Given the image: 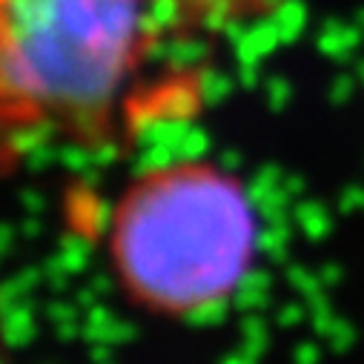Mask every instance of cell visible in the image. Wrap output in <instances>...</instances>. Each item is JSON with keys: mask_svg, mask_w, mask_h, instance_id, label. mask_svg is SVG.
<instances>
[{"mask_svg": "<svg viewBox=\"0 0 364 364\" xmlns=\"http://www.w3.org/2000/svg\"><path fill=\"white\" fill-rule=\"evenodd\" d=\"M258 224L241 184L210 164L144 175L112 215L109 261L127 299L190 318L232 299L252 267Z\"/></svg>", "mask_w": 364, "mask_h": 364, "instance_id": "obj_1", "label": "cell"}, {"mask_svg": "<svg viewBox=\"0 0 364 364\" xmlns=\"http://www.w3.org/2000/svg\"><path fill=\"white\" fill-rule=\"evenodd\" d=\"M152 0H0V129L95 124L144 58Z\"/></svg>", "mask_w": 364, "mask_h": 364, "instance_id": "obj_2", "label": "cell"}, {"mask_svg": "<svg viewBox=\"0 0 364 364\" xmlns=\"http://www.w3.org/2000/svg\"><path fill=\"white\" fill-rule=\"evenodd\" d=\"M276 0H152L181 26H221L247 15H255Z\"/></svg>", "mask_w": 364, "mask_h": 364, "instance_id": "obj_3", "label": "cell"}]
</instances>
